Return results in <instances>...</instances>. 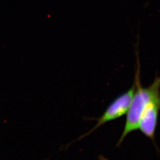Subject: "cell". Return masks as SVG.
Listing matches in <instances>:
<instances>
[{"mask_svg": "<svg viewBox=\"0 0 160 160\" xmlns=\"http://www.w3.org/2000/svg\"><path fill=\"white\" fill-rule=\"evenodd\" d=\"M135 92V85L134 83L133 86L128 91H126L124 93L117 97L110 104L104 113H103L101 118L98 119V122L94 128L87 134L83 135L82 137L92 133L94 131L106 123L113 121L127 114L133 99Z\"/></svg>", "mask_w": 160, "mask_h": 160, "instance_id": "cell-2", "label": "cell"}, {"mask_svg": "<svg viewBox=\"0 0 160 160\" xmlns=\"http://www.w3.org/2000/svg\"><path fill=\"white\" fill-rule=\"evenodd\" d=\"M135 92L127 112L124 130L118 145L122 142L130 133L138 129V124L145 108L150 102L160 96V76L156 77L153 83L147 88H142L139 77V67L135 75Z\"/></svg>", "mask_w": 160, "mask_h": 160, "instance_id": "cell-1", "label": "cell"}, {"mask_svg": "<svg viewBox=\"0 0 160 160\" xmlns=\"http://www.w3.org/2000/svg\"><path fill=\"white\" fill-rule=\"evenodd\" d=\"M160 110V96L150 102L147 106L138 124V129L153 141H154Z\"/></svg>", "mask_w": 160, "mask_h": 160, "instance_id": "cell-3", "label": "cell"}]
</instances>
